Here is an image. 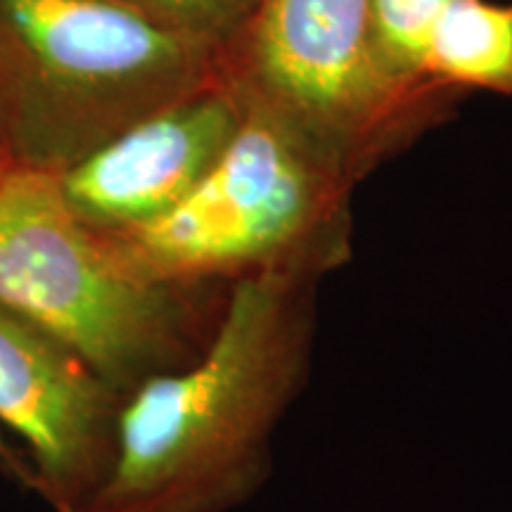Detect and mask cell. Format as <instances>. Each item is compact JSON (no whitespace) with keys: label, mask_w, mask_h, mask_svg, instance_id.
<instances>
[{"label":"cell","mask_w":512,"mask_h":512,"mask_svg":"<svg viewBox=\"0 0 512 512\" xmlns=\"http://www.w3.org/2000/svg\"><path fill=\"white\" fill-rule=\"evenodd\" d=\"M306 271L240 278L200 354L121 399L110 472L83 512H230L259 494L311 377Z\"/></svg>","instance_id":"cell-1"},{"label":"cell","mask_w":512,"mask_h":512,"mask_svg":"<svg viewBox=\"0 0 512 512\" xmlns=\"http://www.w3.org/2000/svg\"><path fill=\"white\" fill-rule=\"evenodd\" d=\"M204 43L114 0H0V147L10 166L60 176L190 98Z\"/></svg>","instance_id":"cell-2"},{"label":"cell","mask_w":512,"mask_h":512,"mask_svg":"<svg viewBox=\"0 0 512 512\" xmlns=\"http://www.w3.org/2000/svg\"><path fill=\"white\" fill-rule=\"evenodd\" d=\"M176 287L83 221L57 176L0 171V306L67 344L121 399L207 344Z\"/></svg>","instance_id":"cell-3"},{"label":"cell","mask_w":512,"mask_h":512,"mask_svg":"<svg viewBox=\"0 0 512 512\" xmlns=\"http://www.w3.org/2000/svg\"><path fill=\"white\" fill-rule=\"evenodd\" d=\"M328 200L290 138L268 119H249L176 209L114 240L140 271L171 285L309 268L306 252L328 219Z\"/></svg>","instance_id":"cell-4"},{"label":"cell","mask_w":512,"mask_h":512,"mask_svg":"<svg viewBox=\"0 0 512 512\" xmlns=\"http://www.w3.org/2000/svg\"><path fill=\"white\" fill-rule=\"evenodd\" d=\"M121 396L60 339L0 306V425L27 446L36 494L83 512L114 458Z\"/></svg>","instance_id":"cell-5"},{"label":"cell","mask_w":512,"mask_h":512,"mask_svg":"<svg viewBox=\"0 0 512 512\" xmlns=\"http://www.w3.org/2000/svg\"><path fill=\"white\" fill-rule=\"evenodd\" d=\"M221 95H190L136 121L57 176L83 221L131 233L176 209L219 162L240 128Z\"/></svg>","instance_id":"cell-6"},{"label":"cell","mask_w":512,"mask_h":512,"mask_svg":"<svg viewBox=\"0 0 512 512\" xmlns=\"http://www.w3.org/2000/svg\"><path fill=\"white\" fill-rule=\"evenodd\" d=\"M256 62L280 98L328 124L361 119L389 79L370 0H264Z\"/></svg>","instance_id":"cell-7"},{"label":"cell","mask_w":512,"mask_h":512,"mask_svg":"<svg viewBox=\"0 0 512 512\" xmlns=\"http://www.w3.org/2000/svg\"><path fill=\"white\" fill-rule=\"evenodd\" d=\"M425 69L512 93V5L453 0L432 31Z\"/></svg>","instance_id":"cell-8"},{"label":"cell","mask_w":512,"mask_h":512,"mask_svg":"<svg viewBox=\"0 0 512 512\" xmlns=\"http://www.w3.org/2000/svg\"><path fill=\"white\" fill-rule=\"evenodd\" d=\"M453 0H370L373 34L387 76L425 69L432 31Z\"/></svg>","instance_id":"cell-9"},{"label":"cell","mask_w":512,"mask_h":512,"mask_svg":"<svg viewBox=\"0 0 512 512\" xmlns=\"http://www.w3.org/2000/svg\"><path fill=\"white\" fill-rule=\"evenodd\" d=\"M126 8L150 17L152 22L181 31V34L202 38L230 27L245 15L252 0H114Z\"/></svg>","instance_id":"cell-10"},{"label":"cell","mask_w":512,"mask_h":512,"mask_svg":"<svg viewBox=\"0 0 512 512\" xmlns=\"http://www.w3.org/2000/svg\"><path fill=\"white\" fill-rule=\"evenodd\" d=\"M0 475L15 479V482L19 486H24V489L36 491L34 467H31L27 453L17 451V448L3 437V432H0Z\"/></svg>","instance_id":"cell-11"}]
</instances>
